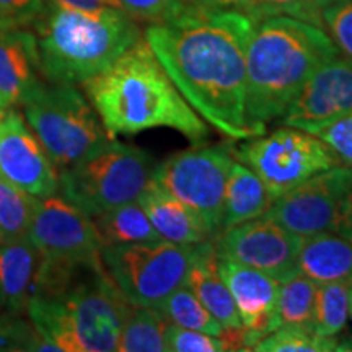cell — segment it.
<instances>
[{
	"instance_id": "1f68e13d",
	"label": "cell",
	"mask_w": 352,
	"mask_h": 352,
	"mask_svg": "<svg viewBox=\"0 0 352 352\" xmlns=\"http://www.w3.org/2000/svg\"><path fill=\"white\" fill-rule=\"evenodd\" d=\"M250 19L258 21L267 16H292L321 26V10L315 0H254Z\"/></svg>"
},
{
	"instance_id": "9c48e42d",
	"label": "cell",
	"mask_w": 352,
	"mask_h": 352,
	"mask_svg": "<svg viewBox=\"0 0 352 352\" xmlns=\"http://www.w3.org/2000/svg\"><path fill=\"white\" fill-rule=\"evenodd\" d=\"M235 160L261 179L272 201L292 191L311 176L340 165L331 148L318 135L280 126L263 135L233 145Z\"/></svg>"
},
{
	"instance_id": "4316f807",
	"label": "cell",
	"mask_w": 352,
	"mask_h": 352,
	"mask_svg": "<svg viewBox=\"0 0 352 352\" xmlns=\"http://www.w3.org/2000/svg\"><path fill=\"white\" fill-rule=\"evenodd\" d=\"M34 196L0 175V235L3 241L26 239L33 217Z\"/></svg>"
},
{
	"instance_id": "d4e9b609",
	"label": "cell",
	"mask_w": 352,
	"mask_h": 352,
	"mask_svg": "<svg viewBox=\"0 0 352 352\" xmlns=\"http://www.w3.org/2000/svg\"><path fill=\"white\" fill-rule=\"evenodd\" d=\"M168 318L157 307L132 305L118 340L120 352H166Z\"/></svg>"
},
{
	"instance_id": "ab89813d",
	"label": "cell",
	"mask_w": 352,
	"mask_h": 352,
	"mask_svg": "<svg viewBox=\"0 0 352 352\" xmlns=\"http://www.w3.org/2000/svg\"><path fill=\"white\" fill-rule=\"evenodd\" d=\"M334 2H338V0H315V3L318 6L320 10H323L324 7L331 6V3H334Z\"/></svg>"
},
{
	"instance_id": "f35d334b",
	"label": "cell",
	"mask_w": 352,
	"mask_h": 352,
	"mask_svg": "<svg viewBox=\"0 0 352 352\" xmlns=\"http://www.w3.org/2000/svg\"><path fill=\"white\" fill-rule=\"evenodd\" d=\"M0 338H12V342L13 338H16V340H20V338H28L30 341H33L34 331L28 333V329L25 327L16 328L15 324L7 323V321H3L2 316H0Z\"/></svg>"
},
{
	"instance_id": "4dcf8cb0",
	"label": "cell",
	"mask_w": 352,
	"mask_h": 352,
	"mask_svg": "<svg viewBox=\"0 0 352 352\" xmlns=\"http://www.w3.org/2000/svg\"><path fill=\"white\" fill-rule=\"evenodd\" d=\"M166 351L170 352H226L233 351V346L228 338L226 336L223 329L222 336H214V334L204 331H195L176 327L173 323H168L165 333Z\"/></svg>"
},
{
	"instance_id": "d590c367",
	"label": "cell",
	"mask_w": 352,
	"mask_h": 352,
	"mask_svg": "<svg viewBox=\"0 0 352 352\" xmlns=\"http://www.w3.org/2000/svg\"><path fill=\"white\" fill-rule=\"evenodd\" d=\"M191 7L206 8V10L241 12L250 15L254 0H186Z\"/></svg>"
},
{
	"instance_id": "2e32d148",
	"label": "cell",
	"mask_w": 352,
	"mask_h": 352,
	"mask_svg": "<svg viewBox=\"0 0 352 352\" xmlns=\"http://www.w3.org/2000/svg\"><path fill=\"white\" fill-rule=\"evenodd\" d=\"M217 267L236 305L246 347L252 351L261 338L274 331L272 320L279 280L222 254H217Z\"/></svg>"
},
{
	"instance_id": "e575fe53",
	"label": "cell",
	"mask_w": 352,
	"mask_h": 352,
	"mask_svg": "<svg viewBox=\"0 0 352 352\" xmlns=\"http://www.w3.org/2000/svg\"><path fill=\"white\" fill-rule=\"evenodd\" d=\"M315 135H318L331 148L340 165L352 168V111L316 132Z\"/></svg>"
},
{
	"instance_id": "5b68a950",
	"label": "cell",
	"mask_w": 352,
	"mask_h": 352,
	"mask_svg": "<svg viewBox=\"0 0 352 352\" xmlns=\"http://www.w3.org/2000/svg\"><path fill=\"white\" fill-rule=\"evenodd\" d=\"M33 33L43 77L70 85L98 76L144 36L138 21L118 7L85 12L52 3L34 21Z\"/></svg>"
},
{
	"instance_id": "74e56055",
	"label": "cell",
	"mask_w": 352,
	"mask_h": 352,
	"mask_svg": "<svg viewBox=\"0 0 352 352\" xmlns=\"http://www.w3.org/2000/svg\"><path fill=\"white\" fill-rule=\"evenodd\" d=\"M334 232L340 233L341 236H344L346 240H349L352 243V186L342 201L340 217H338V223Z\"/></svg>"
},
{
	"instance_id": "7402d4cb",
	"label": "cell",
	"mask_w": 352,
	"mask_h": 352,
	"mask_svg": "<svg viewBox=\"0 0 352 352\" xmlns=\"http://www.w3.org/2000/svg\"><path fill=\"white\" fill-rule=\"evenodd\" d=\"M272 202L274 201L258 175L235 160L228 171L226 192H223L222 232L239 223L261 217L271 208Z\"/></svg>"
},
{
	"instance_id": "e0dca14e",
	"label": "cell",
	"mask_w": 352,
	"mask_h": 352,
	"mask_svg": "<svg viewBox=\"0 0 352 352\" xmlns=\"http://www.w3.org/2000/svg\"><path fill=\"white\" fill-rule=\"evenodd\" d=\"M36 36L28 28H0V96L8 107L23 108L46 85Z\"/></svg>"
},
{
	"instance_id": "60d3db41",
	"label": "cell",
	"mask_w": 352,
	"mask_h": 352,
	"mask_svg": "<svg viewBox=\"0 0 352 352\" xmlns=\"http://www.w3.org/2000/svg\"><path fill=\"white\" fill-rule=\"evenodd\" d=\"M8 108H10V107H8V104L6 103V101L0 100V121L3 120V116H6V113H7V109H8Z\"/></svg>"
},
{
	"instance_id": "83f0119b",
	"label": "cell",
	"mask_w": 352,
	"mask_h": 352,
	"mask_svg": "<svg viewBox=\"0 0 352 352\" xmlns=\"http://www.w3.org/2000/svg\"><path fill=\"white\" fill-rule=\"evenodd\" d=\"M349 320V283L316 284L315 331L338 336Z\"/></svg>"
},
{
	"instance_id": "d6a6232c",
	"label": "cell",
	"mask_w": 352,
	"mask_h": 352,
	"mask_svg": "<svg viewBox=\"0 0 352 352\" xmlns=\"http://www.w3.org/2000/svg\"><path fill=\"white\" fill-rule=\"evenodd\" d=\"M114 3L131 19L148 25L173 20L191 8L186 0H114Z\"/></svg>"
},
{
	"instance_id": "7bdbcfd3",
	"label": "cell",
	"mask_w": 352,
	"mask_h": 352,
	"mask_svg": "<svg viewBox=\"0 0 352 352\" xmlns=\"http://www.w3.org/2000/svg\"><path fill=\"white\" fill-rule=\"evenodd\" d=\"M2 243H3V240H2V235H0V246H2Z\"/></svg>"
},
{
	"instance_id": "ba28073f",
	"label": "cell",
	"mask_w": 352,
	"mask_h": 352,
	"mask_svg": "<svg viewBox=\"0 0 352 352\" xmlns=\"http://www.w3.org/2000/svg\"><path fill=\"white\" fill-rule=\"evenodd\" d=\"M199 245L166 240L108 245L101 248V261L127 302L158 308L173 290L186 285Z\"/></svg>"
},
{
	"instance_id": "277c9868",
	"label": "cell",
	"mask_w": 352,
	"mask_h": 352,
	"mask_svg": "<svg viewBox=\"0 0 352 352\" xmlns=\"http://www.w3.org/2000/svg\"><path fill=\"white\" fill-rule=\"evenodd\" d=\"M131 303L100 266H82L50 296L30 300L26 314L43 351L111 352Z\"/></svg>"
},
{
	"instance_id": "9a60e30c",
	"label": "cell",
	"mask_w": 352,
	"mask_h": 352,
	"mask_svg": "<svg viewBox=\"0 0 352 352\" xmlns=\"http://www.w3.org/2000/svg\"><path fill=\"white\" fill-rule=\"evenodd\" d=\"M351 111L352 67L338 56L308 78L277 121L316 134Z\"/></svg>"
},
{
	"instance_id": "b9f144b4",
	"label": "cell",
	"mask_w": 352,
	"mask_h": 352,
	"mask_svg": "<svg viewBox=\"0 0 352 352\" xmlns=\"http://www.w3.org/2000/svg\"><path fill=\"white\" fill-rule=\"evenodd\" d=\"M349 320H352V280L349 283Z\"/></svg>"
},
{
	"instance_id": "8fae6325",
	"label": "cell",
	"mask_w": 352,
	"mask_h": 352,
	"mask_svg": "<svg viewBox=\"0 0 352 352\" xmlns=\"http://www.w3.org/2000/svg\"><path fill=\"white\" fill-rule=\"evenodd\" d=\"M28 239L47 263L100 266L101 245L94 220L57 192L34 197Z\"/></svg>"
},
{
	"instance_id": "f546056e",
	"label": "cell",
	"mask_w": 352,
	"mask_h": 352,
	"mask_svg": "<svg viewBox=\"0 0 352 352\" xmlns=\"http://www.w3.org/2000/svg\"><path fill=\"white\" fill-rule=\"evenodd\" d=\"M323 30L336 46L338 54L352 67V0H338L321 10Z\"/></svg>"
},
{
	"instance_id": "5bb4252c",
	"label": "cell",
	"mask_w": 352,
	"mask_h": 352,
	"mask_svg": "<svg viewBox=\"0 0 352 352\" xmlns=\"http://www.w3.org/2000/svg\"><path fill=\"white\" fill-rule=\"evenodd\" d=\"M0 175L34 197L59 192V170L15 107L0 121Z\"/></svg>"
},
{
	"instance_id": "ffe728a7",
	"label": "cell",
	"mask_w": 352,
	"mask_h": 352,
	"mask_svg": "<svg viewBox=\"0 0 352 352\" xmlns=\"http://www.w3.org/2000/svg\"><path fill=\"white\" fill-rule=\"evenodd\" d=\"M297 272L316 284L351 283L352 243L336 232L305 236L298 252Z\"/></svg>"
},
{
	"instance_id": "f1b7e54d",
	"label": "cell",
	"mask_w": 352,
	"mask_h": 352,
	"mask_svg": "<svg viewBox=\"0 0 352 352\" xmlns=\"http://www.w3.org/2000/svg\"><path fill=\"white\" fill-rule=\"evenodd\" d=\"M252 351L256 352H331L338 351L336 336H323L314 329L280 327L261 338Z\"/></svg>"
},
{
	"instance_id": "52a82bcc",
	"label": "cell",
	"mask_w": 352,
	"mask_h": 352,
	"mask_svg": "<svg viewBox=\"0 0 352 352\" xmlns=\"http://www.w3.org/2000/svg\"><path fill=\"white\" fill-rule=\"evenodd\" d=\"M25 120L57 170L77 164L109 140L95 108L70 83H50L23 107Z\"/></svg>"
},
{
	"instance_id": "7a4b0ae2",
	"label": "cell",
	"mask_w": 352,
	"mask_h": 352,
	"mask_svg": "<svg viewBox=\"0 0 352 352\" xmlns=\"http://www.w3.org/2000/svg\"><path fill=\"white\" fill-rule=\"evenodd\" d=\"M82 87L109 139L168 127L192 145L208 142L209 124L189 107L144 36Z\"/></svg>"
},
{
	"instance_id": "8992f818",
	"label": "cell",
	"mask_w": 352,
	"mask_h": 352,
	"mask_svg": "<svg viewBox=\"0 0 352 352\" xmlns=\"http://www.w3.org/2000/svg\"><path fill=\"white\" fill-rule=\"evenodd\" d=\"M155 166V158L144 148L109 139L77 164L59 170V195L91 217L138 201Z\"/></svg>"
},
{
	"instance_id": "4fadbf2b",
	"label": "cell",
	"mask_w": 352,
	"mask_h": 352,
	"mask_svg": "<svg viewBox=\"0 0 352 352\" xmlns=\"http://www.w3.org/2000/svg\"><path fill=\"white\" fill-rule=\"evenodd\" d=\"M303 236L274 220L256 217L223 230L214 240L215 252L283 283L297 272Z\"/></svg>"
},
{
	"instance_id": "484cf974",
	"label": "cell",
	"mask_w": 352,
	"mask_h": 352,
	"mask_svg": "<svg viewBox=\"0 0 352 352\" xmlns=\"http://www.w3.org/2000/svg\"><path fill=\"white\" fill-rule=\"evenodd\" d=\"M158 308L164 311L170 323L176 324V327L204 331L214 334V336H222L223 334L222 324L214 318L208 308L202 305L199 298L195 296V292L188 285H182V287L173 290Z\"/></svg>"
},
{
	"instance_id": "836d02e7",
	"label": "cell",
	"mask_w": 352,
	"mask_h": 352,
	"mask_svg": "<svg viewBox=\"0 0 352 352\" xmlns=\"http://www.w3.org/2000/svg\"><path fill=\"white\" fill-rule=\"evenodd\" d=\"M44 8V0H0V28H30L41 16Z\"/></svg>"
},
{
	"instance_id": "ee69618b",
	"label": "cell",
	"mask_w": 352,
	"mask_h": 352,
	"mask_svg": "<svg viewBox=\"0 0 352 352\" xmlns=\"http://www.w3.org/2000/svg\"><path fill=\"white\" fill-rule=\"evenodd\" d=\"M0 100H2V101H3V98H2V96H0Z\"/></svg>"
},
{
	"instance_id": "8d00e7d4",
	"label": "cell",
	"mask_w": 352,
	"mask_h": 352,
	"mask_svg": "<svg viewBox=\"0 0 352 352\" xmlns=\"http://www.w3.org/2000/svg\"><path fill=\"white\" fill-rule=\"evenodd\" d=\"M46 3H52V6L64 7V8H74V10H85V12H95L104 7H116L114 0H44Z\"/></svg>"
},
{
	"instance_id": "6da1fadb",
	"label": "cell",
	"mask_w": 352,
	"mask_h": 352,
	"mask_svg": "<svg viewBox=\"0 0 352 352\" xmlns=\"http://www.w3.org/2000/svg\"><path fill=\"white\" fill-rule=\"evenodd\" d=\"M254 20L241 12L191 7L144 32L189 107L230 140L254 138L246 124V51Z\"/></svg>"
},
{
	"instance_id": "3957f363",
	"label": "cell",
	"mask_w": 352,
	"mask_h": 352,
	"mask_svg": "<svg viewBox=\"0 0 352 352\" xmlns=\"http://www.w3.org/2000/svg\"><path fill=\"white\" fill-rule=\"evenodd\" d=\"M321 26L292 16L254 21L246 51V124L254 138L277 121L305 82L338 57Z\"/></svg>"
},
{
	"instance_id": "30bf717a",
	"label": "cell",
	"mask_w": 352,
	"mask_h": 352,
	"mask_svg": "<svg viewBox=\"0 0 352 352\" xmlns=\"http://www.w3.org/2000/svg\"><path fill=\"white\" fill-rule=\"evenodd\" d=\"M232 142L196 144L176 152L153 170L152 182L191 208L212 232H222L223 192L235 162Z\"/></svg>"
},
{
	"instance_id": "7c38bea8",
	"label": "cell",
	"mask_w": 352,
	"mask_h": 352,
	"mask_svg": "<svg viewBox=\"0 0 352 352\" xmlns=\"http://www.w3.org/2000/svg\"><path fill=\"white\" fill-rule=\"evenodd\" d=\"M352 186L351 166H333L277 197L263 215L305 236L334 232L342 201Z\"/></svg>"
},
{
	"instance_id": "ac0fdd59",
	"label": "cell",
	"mask_w": 352,
	"mask_h": 352,
	"mask_svg": "<svg viewBox=\"0 0 352 352\" xmlns=\"http://www.w3.org/2000/svg\"><path fill=\"white\" fill-rule=\"evenodd\" d=\"M43 256L32 240L3 241L0 246V308L10 315L25 314L38 296Z\"/></svg>"
},
{
	"instance_id": "d6986e66",
	"label": "cell",
	"mask_w": 352,
	"mask_h": 352,
	"mask_svg": "<svg viewBox=\"0 0 352 352\" xmlns=\"http://www.w3.org/2000/svg\"><path fill=\"white\" fill-rule=\"evenodd\" d=\"M138 202L162 240L179 245H197L214 240L212 232L195 210L157 186L152 179L140 192Z\"/></svg>"
},
{
	"instance_id": "44dd1931",
	"label": "cell",
	"mask_w": 352,
	"mask_h": 352,
	"mask_svg": "<svg viewBox=\"0 0 352 352\" xmlns=\"http://www.w3.org/2000/svg\"><path fill=\"white\" fill-rule=\"evenodd\" d=\"M186 285L223 329L243 328L230 290L220 277L214 240L199 245V252L186 277Z\"/></svg>"
},
{
	"instance_id": "603a6c76",
	"label": "cell",
	"mask_w": 352,
	"mask_h": 352,
	"mask_svg": "<svg viewBox=\"0 0 352 352\" xmlns=\"http://www.w3.org/2000/svg\"><path fill=\"white\" fill-rule=\"evenodd\" d=\"M103 246L162 240L138 201L91 215Z\"/></svg>"
},
{
	"instance_id": "cb8c5ba5",
	"label": "cell",
	"mask_w": 352,
	"mask_h": 352,
	"mask_svg": "<svg viewBox=\"0 0 352 352\" xmlns=\"http://www.w3.org/2000/svg\"><path fill=\"white\" fill-rule=\"evenodd\" d=\"M315 294L316 283L303 274L279 283L272 327H296L315 331Z\"/></svg>"
}]
</instances>
